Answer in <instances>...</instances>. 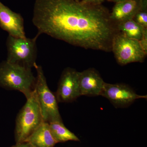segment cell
<instances>
[{
  "mask_svg": "<svg viewBox=\"0 0 147 147\" xmlns=\"http://www.w3.org/2000/svg\"><path fill=\"white\" fill-rule=\"evenodd\" d=\"M36 71V82L34 91L39 105L44 122L50 123L63 121L58 107L55 94L48 87L42 67L35 64Z\"/></svg>",
  "mask_w": 147,
  "mask_h": 147,
  "instance_id": "obj_5",
  "label": "cell"
},
{
  "mask_svg": "<svg viewBox=\"0 0 147 147\" xmlns=\"http://www.w3.org/2000/svg\"><path fill=\"white\" fill-rule=\"evenodd\" d=\"M141 1V7L133 20L144 28H147V0Z\"/></svg>",
  "mask_w": 147,
  "mask_h": 147,
  "instance_id": "obj_15",
  "label": "cell"
},
{
  "mask_svg": "<svg viewBox=\"0 0 147 147\" xmlns=\"http://www.w3.org/2000/svg\"><path fill=\"white\" fill-rule=\"evenodd\" d=\"M49 124L50 131L57 144L68 141L80 142L79 138L65 126L63 121L52 122Z\"/></svg>",
  "mask_w": 147,
  "mask_h": 147,
  "instance_id": "obj_13",
  "label": "cell"
},
{
  "mask_svg": "<svg viewBox=\"0 0 147 147\" xmlns=\"http://www.w3.org/2000/svg\"><path fill=\"white\" fill-rule=\"evenodd\" d=\"M105 0H82L81 1L84 3L94 5H100L105 1Z\"/></svg>",
  "mask_w": 147,
  "mask_h": 147,
  "instance_id": "obj_17",
  "label": "cell"
},
{
  "mask_svg": "<svg viewBox=\"0 0 147 147\" xmlns=\"http://www.w3.org/2000/svg\"><path fill=\"white\" fill-rule=\"evenodd\" d=\"M26 99V102L18 112L16 118L14 129L16 143L26 142L43 122L34 91L32 95Z\"/></svg>",
  "mask_w": 147,
  "mask_h": 147,
  "instance_id": "obj_3",
  "label": "cell"
},
{
  "mask_svg": "<svg viewBox=\"0 0 147 147\" xmlns=\"http://www.w3.org/2000/svg\"><path fill=\"white\" fill-rule=\"evenodd\" d=\"M139 41L145 53L147 54V28L145 29L143 37Z\"/></svg>",
  "mask_w": 147,
  "mask_h": 147,
  "instance_id": "obj_16",
  "label": "cell"
},
{
  "mask_svg": "<svg viewBox=\"0 0 147 147\" xmlns=\"http://www.w3.org/2000/svg\"><path fill=\"white\" fill-rule=\"evenodd\" d=\"M0 27L9 35L15 37H26L24 18L20 13L12 11L0 1Z\"/></svg>",
  "mask_w": 147,
  "mask_h": 147,
  "instance_id": "obj_9",
  "label": "cell"
},
{
  "mask_svg": "<svg viewBox=\"0 0 147 147\" xmlns=\"http://www.w3.org/2000/svg\"><path fill=\"white\" fill-rule=\"evenodd\" d=\"M112 51L117 62L121 65L143 62L147 55L139 40L128 38L119 32L113 38Z\"/></svg>",
  "mask_w": 147,
  "mask_h": 147,
  "instance_id": "obj_6",
  "label": "cell"
},
{
  "mask_svg": "<svg viewBox=\"0 0 147 147\" xmlns=\"http://www.w3.org/2000/svg\"><path fill=\"white\" fill-rule=\"evenodd\" d=\"M141 5V0H127L116 3L110 13V19L116 25L133 19Z\"/></svg>",
  "mask_w": 147,
  "mask_h": 147,
  "instance_id": "obj_11",
  "label": "cell"
},
{
  "mask_svg": "<svg viewBox=\"0 0 147 147\" xmlns=\"http://www.w3.org/2000/svg\"><path fill=\"white\" fill-rule=\"evenodd\" d=\"M105 83L98 71L94 68H89L79 72L80 96L100 95Z\"/></svg>",
  "mask_w": 147,
  "mask_h": 147,
  "instance_id": "obj_10",
  "label": "cell"
},
{
  "mask_svg": "<svg viewBox=\"0 0 147 147\" xmlns=\"http://www.w3.org/2000/svg\"><path fill=\"white\" fill-rule=\"evenodd\" d=\"M117 30L125 36L131 39L140 40L146 28L136 23L133 19L117 24Z\"/></svg>",
  "mask_w": 147,
  "mask_h": 147,
  "instance_id": "obj_14",
  "label": "cell"
},
{
  "mask_svg": "<svg viewBox=\"0 0 147 147\" xmlns=\"http://www.w3.org/2000/svg\"><path fill=\"white\" fill-rule=\"evenodd\" d=\"M39 35L33 38L15 37L9 35L6 41L7 58L10 63L31 69L36 63V40Z\"/></svg>",
  "mask_w": 147,
  "mask_h": 147,
  "instance_id": "obj_4",
  "label": "cell"
},
{
  "mask_svg": "<svg viewBox=\"0 0 147 147\" xmlns=\"http://www.w3.org/2000/svg\"><path fill=\"white\" fill-rule=\"evenodd\" d=\"M100 95L106 98L116 108L128 107L137 99L146 98L147 95L137 94L132 88L123 84L105 83Z\"/></svg>",
  "mask_w": 147,
  "mask_h": 147,
  "instance_id": "obj_7",
  "label": "cell"
},
{
  "mask_svg": "<svg viewBox=\"0 0 147 147\" xmlns=\"http://www.w3.org/2000/svg\"><path fill=\"white\" fill-rule=\"evenodd\" d=\"M72 1H80V0H72Z\"/></svg>",
  "mask_w": 147,
  "mask_h": 147,
  "instance_id": "obj_20",
  "label": "cell"
},
{
  "mask_svg": "<svg viewBox=\"0 0 147 147\" xmlns=\"http://www.w3.org/2000/svg\"><path fill=\"white\" fill-rule=\"evenodd\" d=\"M36 82L31 69L8 62L0 63V87L21 92L26 98L33 93Z\"/></svg>",
  "mask_w": 147,
  "mask_h": 147,
  "instance_id": "obj_2",
  "label": "cell"
},
{
  "mask_svg": "<svg viewBox=\"0 0 147 147\" xmlns=\"http://www.w3.org/2000/svg\"><path fill=\"white\" fill-rule=\"evenodd\" d=\"M26 142L34 147H55L57 144L50 131L49 123L44 121Z\"/></svg>",
  "mask_w": 147,
  "mask_h": 147,
  "instance_id": "obj_12",
  "label": "cell"
},
{
  "mask_svg": "<svg viewBox=\"0 0 147 147\" xmlns=\"http://www.w3.org/2000/svg\"><path fill=\"white\" fill-rule=\"evenodd\" d=\"M109 1L113 2L115 3L120 2L123 1H127V0H108Z\"/></svg>",
  "mask_w": 147,
  "mask_h": 147,
  "instance_id": "obj_19",
  "label": "cell"
},
{
  "mask_svg": "<svg viewBox=\"0 0 147 147\" xmlns=\"http://www.w3.org/2000/svg\"><path fill=\"white\" fill-rule=\"evenodd\" d=\"M10 147H34L30 143L27 142L20 143H16V144Z\"/></svg>",
  "mask_w": 147,
  "mask_h": 147,
  "instance_id": "obj_18",
  "label": "cell"
},
{
  "mask_svg": "<svg viewBox=\"0 0 147 147\" xmlns=\"http://www.w3.org/2000/svg\"><path fill=\"white\" fill-rule=\"evenodd\" d=\"M55 95L58 102H73L81 96L79 71L70 67L65 69L60 78Z\"/></svg>",
  "mask_w": 147,
  "mask_h": 147,
  "instance_id": "obj_8",
  "label": "cell"
},
{
  "mask_svg": "<svg viewBox=\"0 0 147 147\" xmlns=\"http://www.w3.org/2000/svg\"><path fill=\"white\" fill-rule=\"evenodd\" d=\"M110 14L102 5L36 0L32 21L39 35L46 34L86 49L110 52L113 38L119 31Z\"/></svg>",
  "mask_w": 147,
  "mask_h": 147,
  "instance_id": "obj_1",
  "label": "cell"
}]
</instances>
